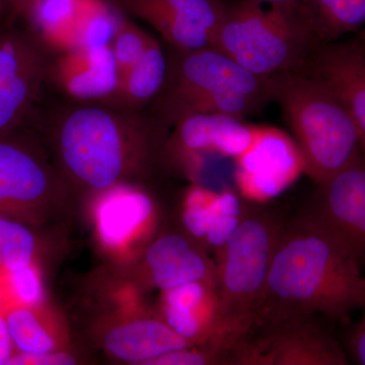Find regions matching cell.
I'll return each instance as SVG.
<instances>
[{
    "label": "cell",
    "instance_id": "cell-4",
    "mask_svg": "<svg viewBox=\"0 0 365 365\" xmlns=\"http://www.w3.org/2000/svg\"><path fill=\"white\" fill-rule=\"evenodd\" d=\"M269 91L302 153L304 174L317 184L326 182L360 155L359 131L349 113L306 71L270 76Z\"/></svg>",
    "mask_w": 365,
    "mask_h": 365
},
{
    "label": "cell",
    "instance_id": "cell-13",
    "mask_svg": "<svg viewBox=\"0 0 365 365\" xmlns=\"http://www.w3.org/2000/svg\"><path fill=\"white\" fill-rule=\"evenodd\" d=\"M237 158V181L246 195H280L304 173L302 153L292 135L277 127L256 125L253 140Z\"/></svg>",
    "mask_w": 365,
    "mask_h": 365
},
{
    "label": "cell",
    "instance_id": "cell-7",
    "mask_svg": "<svg viewBox=\"0 0 365 365\" xmlns=\"http://www.w3.org/2000/svg\"><path fill=\"white\" fill-rule=\"evenodd\" d=\"M283 232L281 222L266 211L257 209L241 216L234 234L222 247L215 280L218 333H237L249 325L260 304Z\"/></svg>",
    "mask_w": 365,
    "mask_h": 365
},
{
    "label": "cell",
    "instance_id": "cell-29",
    "mask_svg": "<svg viewBox=\"0 0 365 365\" xmlns=\"http://www.w3.org/2000/svg\"><path fill=\"white\" fill-rule=\"evenodd\" d=\"M209 353L194 351L191 348L176 350L151 360L148 365H205L210 364Z\"/></svg>",
    "mask_w": 365,
    "mask_h": 365
},
{
    "label": "cell",
    "instance_id": "cell-31",
    "mask_svg": "<svg viewBox=\"0 0 365 365\" xmlns=\"http://www.w3.org/2000/svg\"><path fill=\"white\" fill-rule=\"evenodd\" d=\"M14 0H0V28L18 23Z\"/></svg>",
    "mask_w": 365,
    "mask_h": 365
},
{
    "label": "cell",
    "instance_id": "cell-5",
    "mask_svg": "<svg viewBox=\"0 0 365 365\" xmlns=\"http://www.w3.org/2000/svg\"><path fill=\"white\" fill-rule=\"evenodd\" d=\"M322 42L299 0L272 4L256 0L225 1L212 47L245 69L263 78L297 71Z\"/></svg>",
    "mask_w": 365,
    "mask_h": 365
},
{
    "label": "cell",
    "instance_id": "cell-35",
    "mask_svg": "<svg viewBox=\"0 0 365 365\" xmlns=\"http://www.w3.org/2000/svg\"><path fill=\"white\" fill-rule=\"evenodd\" d=\"M4 297H2L1 288H0V309H2V306H4Z\"/></svg>",
    "mask_w": 365,
    "mask_h": 365
},
{
    "label": "cell",
    "instance_id": "cell-32",
    "mask_svg": "<svg viewBox=\"0 0 365 365\" xmlns=\"http://www.w3.org/2000/svg\"><path fill=\"white\" fill-rule=\"evenodd\" d=\"M354 340L352 346L354 347V354L359 364H365V333L364 324L360 326L359 330L354 334Z\"/></svg>",
    "mask_w": 365,
    "mask_h": 365
},
{
    "label": "cell",
    "instance_id": "cell-25",
    "mask_svg": "<svg viewBox=\"0 0 365 365\" xmlns=\"http://www.w3.org/2000/svg\"><path fill=\"white\" fill-rule=\"evenodd\" d=\"M4 278L7 280L6 284L14 304L37 306L47 302L43 282L42 265L31 264Z\"/></svg>",
    "mask_w": 365,
    "mask_h": 365
},
{
    "label": "cell",
    "instance_id": "cell-27",
    "mask_svg": "<svg viewBox=\"0 0 365 365\" xmlns=\"http://www.w3.org/2000/svg\"><path fill=\"white\" fill-rule=\"evenodd\" d=\"M212 210L213 215L205 239L211 246L222 248L239 225L241 216L222 215L216 211L213 205Z\"/></svg>",
    "mask_w": 365,
    "mask_h": 365
},
{
    "label": "cell",
    "instance_id": "cell-6",
    "mask_svg": "<svg viewBox=\"0 0 365 365\" xmlns=\"http://www.w3.org/2000/svg\"><path fill=\"white\" fill-rule=\"evenodd\" d=\"M71 190L30 129L0 135V216L41 230L76 212Z\"/></svg>",
    "mask_w": 365,
    "mask_h": 365
},
{
    "label": "cell",
    "instance_id": "cell-3",
    "mask_svg": "<svg viewBox=\"0 0 365 365\" xmlns=\"http://www.w3.org/2000/svg\"><path fill=\"white\" fill-rule=\"evenodd\" d=\"M269 101V78L252 73L216 48L174 49L150 112L170 129L194 114L250 116Z\"/></svg>",
    "mask_w": 365,
    "mask_h": 365
},
{
    "label": "cell",
    "instance_id": "cell-16",
    "mask_svg": "<svg viewBox=\"0 0 365 365\" xmlns=\"http://www.w3.org/2000/svg\"><path fill=\"white\" fill-rule=\"evenodd\" d=\"M311 321L266 325V338L251 347L237 348L235 359L246 364H347L337 344Z\"/></svg>",
    "mask_w": 365,
    "mask_h": 365
},
{
    "label": "cell",
    "instance_id": "cell-15",
    "mask_svg": "<svg viewBox=\"0 0 365 365\" xmlns=\"http://www.w3.org/2000/svg\"><path fill=\"white\" fill-rule=\"evenodd\" d=\"M47 83L71 102L114 104L120 76L110 45L58 53L50 61Z\"/></svg>",
    "mask_w": 365,
    "mask_h": 365
},
{
    "label": "cell",
    "instance_id": "cell-9",
    "mask_svg": "<svg viewBox=\"0 0 365 365\" xmlns=\"http://www.w3.org/2000/svg\"><path fill=\"white\" fill-rule=\"evenodd\" d=\"M319 187L297 225L323 235L361 265L365 250V170L361 155Z\"/></svg>",
    "mask_w": 365,
    "mask_h": 365
},
{
    "label": "cell",
    "instance_id": "cell-12",
    "mask_svg": "<svg viewBox=\"0 0 365 365\" xmlns=\"http://www.w3.org/2000/svg\"><path fill=\"white\" fill-rule=\"evenodd\" d=\"M120 13L150 25L173 49L212 47L222 0H106Z\"/></svg>",
    "mask_w": 365,
    "mask_h": 365
},
{
    "label": "cell",
    "instance_id": "cell-14",
    "mask_svg": "<svg viewBox=\"0 0 365 365\" xmlns=\"http://www.w3.org/2000/svg\"><path fill=\"white\" fill-rule=\"evenodd\" d=\"M349 113L365 143V45L364 37L344 43L319 42L302 67Z\"/></svg>",
    "mask_w": 365,
    "mask_h": 365
},
{
    "label": "cell",
    "instance_id": "cell-8",
    "mask_svg": "<svg viewBox=\"0 0 365 365\" xmlns=\"http://www.w3.org/2000/svg\"><path fill=\"white\" fill-rule=\"evenodd\" d=\"M51 56L18 23L0 28V135L25 128L39 109Z\"/></svg>",
    "mask_w": 365,
    "mask_h": 365
},
{
    "label": "cell",
    "instance_id": "cell-2",
    "mask_svg": "<svg viewBox=\"0 0 365 365\" xmlns=\"http://www.w3.org/2000/svg\"><path fill=\"white\" fill-rule=\"evenodd\" d=\"M361 265L323 235L294 225L284 230L271 262L265 289L251 322L344 318L364 307Z\"/></svg>",
    "mask_w": 365,
    "mask_h": 365
},
{
    "label": "cell",
    "instance_id": "cell-11",
    "mask_svg": "<svg viewBox=\"0 0 365 365\" xmlns=\"http://www.w3.org/2000/svg\"><path fill=\"white\" fill-rule=\"evenodd\" d=\"M168 134L165 155L170 169L189 178L200 172L205 153L237 158L253 140L256 125L223 114H194L179 120Z\"/></svg>",
    "mask_w": 365,
    "mask_h": 365
},
{
    "label": "cell",
    "instance_id": "cell-26",
    "mask_svg": "<svg viewBox=\"0 0 365 365\" xmlns=\"http://www.w3.org/2000/svg\"><path fill=\"white\" fill-rule=\"evenodd\" d=\"M212 200L205 205L200 206H190L182 204L184 205L181 217L182 227L188 232L189 235H187L190 239H205L213 215L212 205H211Z\"/></svg>",
    "mask_w": 365,
    "mask_h": 365
},
{
    "label": "cell",
    "instance_id": "cell-34",
    "mask_svg": "<svg viewBox=\"0 0 365 365\" xmlns=\"http://www.w3.org/2000/svg\"><path fill=\"white\" fill-rule=\"evenodd\" d=\"M256 1L261 2V4H267L269 6L272 4H292V2L297 1V0H256Z\"/></svg>",
    "mask_w": 365,
    "mask_h": 365
},
{
    "label": "cell",
    "instance_id": "cell-33",
    "mask_svg": "<svg viewBox=\"0 0 365 365\" xmlns=\"http://www.w3.org/2000/svg\"><path fill=\"white\" fill-rule=\"evenodd\" d=\"M14 6H16V14H18L19 21L23 18L24 14L28 11V9L33 6L36 0H14Z\"/></svg>",
    "mask_w": 365,
    "mask_h": 365
},
{
    "label": "cell",
    "instance_id": "cell-18",
    "mask_svg": "<svg viewBox=\"0 0 365 365\" xmlns=\"http://www.w3.org/2000/svg\"><path fill=\"white\" fill-rule=\"evenodd\" d=\"M4 317L16 354L41 355L74 350L67 321L48 302L37 306L4 304Z\"/></svg>",
    "mask_w": 365,
    "mask_h": 365
},
{
    "label": "cell",
    "instance_id": "cell-28",
    "mask_svg": "<svg viewBox=\"0 0 365 365\" xmlns=\"http://www.w3.org/2000/svg\"><path fill=\"white\" fill-rule=\"evenodd\" d=\"M79 359L76 350H66L41 355L14 354L7 364H78Z\"/></svg>",
    "mask_w": 365,
    "mask_h": 365
},
{
    "label": "cell",
    "instance_id": "cell-22",
    "mask_svg": "<svg viewBox=\"0 0 365 365\" xmlns=\"http://www.w3.org/2000/svg\"><path fill=\"white\" fill-rule=\"evenodd\" d=\"M299 4L322 42L357 32L365 21V0H299Z\"/></svg>",
    "mask_w": 365,
    "mask_h": 365
},
{
    "label": "cell",
    "instance_id": "cell-19",
    "mask_svg": "<svg viewBox=\"0 0 365 365\" xmlns=\"http://www.w3.org/2000/svg\"><path fill=\"white\" fill-rule=\"evenodd\" d=\"M81 0H36L21 20L50 52L79 47Z\"/></svg>",
    "mask_w": 365,
    "mask_h": 365
},
{
    "label": "cell",
    "instance_id": "cell-24",
    "mask_svg": "<svg viewBox=\"0 0 365 365\" xmlns=\"http://www.w3.org/2000/svg\"><path fill=\"white\" fill-rule=\"evenodd\" d=\"M151 38L153 36L145 32L126 14L121 13L110 42L113 57L119 72L120 83L126 72L140 58Z\"/></svg>",
    "mask_w": 365,
    "mask_h": 365
},
{
    "label": "cell",
    "instance_id": "cell-20",
    "mask_svg": "<svg viewBox=\"0 0 365 365\" xmlns=\"http://www.w3.org/2000/svg\"><path fill=\"white\" fill-rule=\"evenodd\" d=\"M167 71V54L153 37L140 58L121 79L112 105L137 111L146 110L162 90Z\"/></svg>",
    "mask_w": 365,
    "mask_h": 365
},
{
    "label": "cell",
    "instance_id": "cell-1",
    "mask_svg": "<svg viewBox=\"0 0 365 365\" xmlns=\"http://www.w3.org/2000/svg\"><path fill=\"white\" fill-rule=\"evenodd\" d=\"M26 128L47 151L78 207L116 187L146 189L170 170V129L148 110L67 101L44 114L38 109Z\"/></svg>",
    "mask_w": 365,
    "mask_h": 365
},
{
    "label": "cell",
    "instance_id": "cell-10",
    "mask_svg": "<svg viewBox=\"0 0 365 365\" xmlns=\"http://www.w3.org/2000/svg\"><path fill=\"white\" fill-rule=\"evenodd\" d=\"M88 333L98 350L120 364L148 365L160 355L194 346L162 319L118 309L98 316Z\"/></svg>",
    "mask_w": 365,
    "mask_h": 365
},
{
    "label": "cell",
    "instance_id": "cell-23",
    "mask_svg": "<svg viewBox=\"0 0 365 365\" xmlns=\"http://www.w3.org/2000/svg\"><path fill=\"white\" fill-rule=\"evenodd\" d=\"M41 230L0 216V278L31 265H42Z\"/></svg>",
    "mask_w": 365,
    "mask_h": 365
},
{
    "label": "cell",
    "instance_id": "cell-30",
    "mask_svg": "<svg viewBox=\"0 0 365 365\" xmlns=\"http://www.w3.org/2000/svg\"><path fill=\"white\" fill-rule=\"evenodd\" d=\"M14 354H16V350H14L13 341L7 330L4 317L0 314V365L9 364Z\"/></svg>",
    "mask_w": 365,
    "mask_h": 365
},
{
    "label": "cell",
    "instance_id": "cell-17",
    "mask_svg": "<svg viewBox=\"0 0 365 365\" xmlns=\"http://www.w3.org/2000/svg\"><path fill=\"white\" fill-rule=\"evenodd\" d=\"M137 285L165 292L194 282H211L210 269L193 240L182 234H165L151 242L140 261L129 271Z\"/></svg>",
    "mask_w": 365,
    "mask_h": 365
},
{
    "label": "cell",
    "instance_id": "cell-21",
    "mask_svg": "<svg viewBox=\"0 0 365 365\" xmlns=\"http://www.w3.org/2000/svg\"><path fill=\"white\" fill-rule=\"evenodd\" d=\"M163 292L160 319L193 344L207 339V333L212 332L201 313L207 299L204 282L194 281Z\"/></svg>",
    "mask_w": 365,
    "mask_h": 365
}]
</instances>
